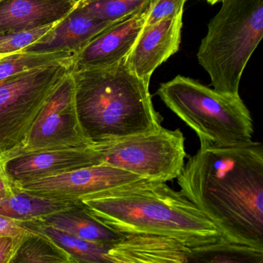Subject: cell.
I'll list each match as a JSON object with an SVG mask.
<instances>
[{
    "mask_svg": "<svg viewBox=\"0 0 263 263\" xmlns=\"http://www.w3.org/2000/svg\"><path fill=\"white\" fill-rule=\"evenodd\" d=\"M199 141L177 178L180 192L226 241L263 249L262 144Z\"/></svg>",
    "mask_w": 263,
    "mask_h": 263,
    "instance_id": "1",
    "label": "cell"
},
{
    "mask_svg": "<svg viewBox=\"0 0 263 263\" xmlns=\"http://www.w3.org/2000/svg\"><path fill=\"white\" fill-rule=\"evenodd\" d=\"M126 58L73 72L75 107L90 145L152 133L162 127L149 83L129 69Z\"/></svg>",
    "mask_w": 263,
    "mask_h": 263,
    "instance_id": "2",
    "label": "cell"
},
{
    "mask_svg": "<svg viewBox=\"0 0 263 263\" xmlns=\"http://www.w3.org/2000/svg\"><path fill=\"white\" fill-rule=\"evenodd\" d=\"M180 129L159 130L145 135L90 145L98 164L130 172L153 181H172L179 176L187 157Z\"/></svg>",
    "mask_w": 263,
    "mask_h": 263,
    "instance_id": "7",
    "label": "cell"
},
{
    "mask_svg": "<svg viewBox=\"0 0 263 263\" xmlns=\"http://www.w3.org/2000/svg\"><path fill=\"white\" fill-rule=\"evenodd\" d=\"M80 50L61 49L50 51L21 50L12 53L0 61V82L44 64L76 54Z\"/></svg>",
    "mask_w": 263,
    "mask_h": 263,
    "instance_id": "20",
    "label": "cell"
},
{
    "mask_svg": "<svg viewBox=\"0 0 263 263\" xmlns=\"http://www.w3.org/2000/svg\"><path fill=\"white\" fill-rule=\"evenodd\" d=\"M144 181L148 180L130 172L101 164L38 178L20 184L16 187L21 192L44 198L80 203L87 198Z\"/></svg>",
    "mask_w": 263,
    "mask_h": 263,
    "instance_id": "9",
    "label": "cell"
},
{
    "mask_svg": "<svg viewBox=\"0 0 263 263\" xmlns=\"http://www.w3.org/2000/svg\"><path fill=\"white\" fill-rule=\"evenodd\" d=\"M152 4V0H147L138 11L95 36L80 50L77 67H105L127 57L144 27Z\"/></svg>",
    "mask_w": 263,
    "mask_h": 263,
    "instance_id": "11",
    "label": "cell"
},
{
    "mask_svg": "<svg viewBox=\"0 0 263 263\" xmlns=\"http://www.w3.org/2000/svg\"><path fill=\"white\" fill-rule=\"evenodd\" d=\"M198 49L214 90L239 95L241 75L263 36V0H221Z\"/></svg>",
    "mask_w": 263,
    "mask_h": 263,
    "instance_id": "4",
    "label": "cell"
},
{
    "mask_svg": "<svg viewBox=\"0 0 263 263\" xmlns=\"http://www.w3.org/2000/svg\"><path fill=\"white\" fill-rule=\"evenodd\" d=\"M209 4H210L211 5H214V4H217V3L219 2L221 0H206Z\"/></svg>",
    "mask_w": 263,
    "mask_h": 263,
    "instance_id": "27",
    "label": "cell"
},
{
    "mask_svg": "<svg viewBox=\"0 0 263 263\" xmlns=\"http://www.w3.org/2000/svg\"><path fill=\"white\" fill-rule=\"evenodd\" d=\"M34 232L26 226L25 223L12 221L9 218H4L0 215V235H12L18 236Z\"/></svg>",
    "mask_w": 263,
    "mask_h": 263,
    "instance_id": "25",
    "label": "cell"
},
{
    "mask_svg": "<svg viewBox=\"0 0 263 263\" xmlns=\"http://www.w3.org/2000/svg\"><path fill=\"white\" fill-rule=\"evenodd\" d=\"M157 95L199 139L220 146L253 141V121L239 95L216 91L181 75L161 84Z\"/></svg>",
    "mask_w": 263,
    "mask_h": 263,
    "instance_id": "5",
    "label": "cell"
},
{
    "mask_svg": "<svg viewBox=\"0 0 263 263\" xmlns=\"http://www.w3.org/2000/svg\"><path fill=\"white\" fill-rule=\"evenodd\" d=\"M90 146L77 114L73 72L52 95L20 147L4 156V161L58 149Z\"/></svg>",
    "mask_w": 263,
    "mask_h": 263,
    "instance_id": "8",
    "label": "cell"
},
{
    "mask_svg": "<svg viewBox=\"0 0 263 263\" xmlns=\"http://www.w3.org/2000/svg\"><path fill=\"white\" fill-rule=\"evenodd\" d=\"M3 1H4V0H0V3H2Z\"/></svg>",
    "mask_w": 263,
    "mask_h": 263,
    "instance_id": "31",
    "label": "cell"
},
{
    "mask_svg": "<svg viewBox=\"0 0 263 263\" xmlns=\"http://www.w3.org/2000/svg\"><path fill=\"white\" fill-rule=\"evenodd\" d=\"M10 263H75L53 240L34 231L23 238Z\"/></svg>",
    "mask_w": 263,
    "mask_h": 263,
    "instance_id": "19",
    "label": "cell"
},
{
    "mask_svg": "<svg viewBox=\"0 0 263 263\" xmlns=\"http://www.w3.org/2000/svg\"><path fill=\"white\" fill-rule=\"evenodd\" d=\"M17 189L6 169L5 161L0 158V199L8 196Z\"/></svg>",
    "mask_w": 263,
    "mask_h": 263,
    "instance_id": "26",
    "label": "cell"
},
{
    "mask_svg": "<svg viewBox=\"0 0 263 263\" xmlns=\"http://www.w3.org/2000/svg\"><path fill=\"white\" fill-rule=\"evenodd\" d=\"M81 0H72V2L74 3L75 5H78L80 2H81Z\"/></svg>",
    "mask_w": 263,
    "mask_h": 263,
    "instance_id": "28",
    "label": "cell"
},
{
    "mask_svg": "<svg viewBox=\"0 0 263 263\" xmlns=\"http://www.w3.org/2000/svg\"><path fill=\"white\" fill-rule=\"evenodd\" d=\"M87 1H90V0H81V2H80L79 4H83V3L87 2Z\"/></svg>",
    "mask_w": 263,
    "mask_h": 263,
    "instance_id": "30",
    "label": "cell"
},
{
    "mask_svg": "<svg viewBox=\"0 0 263 263\" xmlns=\"http://www.w3.org/2000/svg\"><path fill=\"white\" fill-rule=\"evenodd\" d=\"M4 161L7 172L16 186L38 178L98 164L96 154L90 145L45 151Z\"/></svg>",
    "mask_w": 263,
    "mask_h": 263,
    "instance_id": "13",
    "label": "cell"
},
{
    "mask_svg": "<svg viewBox=\"0 0 263 263\" xmlns=\"http://www.w3.org/2000/svg\"><path fill=\"white\" fill-rule=\"evenodd\" d=\"M26 235L18 236L0 235V263L11 262L12 258Z\"/></svg>",
    "mask_w": 263,
    "mask_h": 263,
    "instance_id": "24",
    "label": "cell"
},
{
    "mask_svg": "<svg viewBox=\"0 0 263 263\" xmlns=\"http://www.w3.org/2000/svg\"><path fill=\"white\" fill-rule=\"evenodd\" d=\"M25 224L30 229L41 232L53 240L70 255L75 263L110 262L108 252L110 246L77 238L39 221L25 222Z\"/></svg>",
    "mask_w": 263,
    "mask_h": 263,
    "instance_id": "18",
    "label": "cell"
},
{
    "mask_svg": "<svg viewBox=\"0 0 263 263\" xmlns=\"http://www.w3.org/2000/svg\"><path fill=\"white\" fill-rule=\"evenodd\" d=\"M147 0H90L77 5L86 14L103 21H121L138 11Z\"/></svg>",
    "mask_w": 263,
    "mask_h": 263,
    "instance_id": "21",
    "label": "cell"
},
{
    "mask_svg": "<svg viewBox=\"0 0 263 263\" xmlns=\"http://www.w3.org/2000/svg\"><path fill=\"white\" fill-rule=\"evenodd\" d=\"M7 56H9V55L0 54V61H1V60L4 59V58H5Z\"/></svg>",
    "mask_w": 263,
    "mask_h": 263,
    "instance_id": "29",
    "label": "cell"
},
{
    "mask_svg": "<svg viewBox=\"0 0 263 263\" xmlns=\"http://www.w3.org/2000/svg\"><path fill=\"white\" fill-rule=\"evenodd\" d=\"M186 0H152V7L144 26H152L167 16L184 11Z\"/></svg>",
    "mask_w": 263,
    "mask_h": 263,
    "instance_id": "23",
    "label": "cell"
},
{
    "mask_svg": "<svg viewBox=\"0 0 263 263\" xmlns=\"http://www.w3.org/2000/svg\"><path fill=\"white\" fill-rule=\"evenodd\" d=\"M79 204L44 198L16 189L13 193L0 199V215L17 222H31Z\"/></svg>",
    "mask_w": 263,
    "mask_h": 263,
    "instance_id": "17",
    "label": "cell"
},
{
    "mask_svg": "<svg viewBox=\"0 0 263 263\" xmlns=\"http://www.w3.org/2000/svg\"><path fill=\"white\" fill-rule=\"evenodd\" d=\"M200 246L203 245L162 235L124 234L110 247L108 258L114 263L197 262Z\"/></svg>",
    "mask_w": 263,
    "mask_h": 263,
    "instance_id": "12",
    "label": "cell"
},
{
    "mask_svg": "<svg viewBox=\"0 0 263 263\" xmlns=\"http://www.w3.org/2000/svg\"><path fill=\"white\" fill-rule=\"evenodd\" d=\"M64 17L38 27L0 34V54L10 55L27 50L48 34Z\"/></svg>",
    "mask_w": 263,
    "mask_h": 263,
    "instance_id": "22",
    "label": "cell"
},
{
    "mask_svg": "<svg viewBox=\"0 0 263 263\" xmlns=\"http://www.w3.org/2000/svg\"><path fill=\"white\" fill-rule=\"evenodd\" d=\"M69 0H8L0 3V34L53 22L70 14Z\"/></svg>",
    "mask_w": 263,
    "mask_h": 263,
    "instance_id": "14",
    "label": "cell"
},
{
    "mask_svg": "<svg viewBox=\"0 0 263 263\" xmlns=\"http://www.w3.org/2000/svg\"><path fill=\"white\" fill-rule=\"evenodd\" d=\"M80 203L122 234L162 235L199 245L223 238L195 204L163 181H141Z\"/></svg>",
    "mask_w": 263,
    "mask_h": 263,
    "instance_id": "3",
    "label": "cell"
},
{
    "mask_svg": "<svg viewBox=\"0 0 263 263\" xmlns=\"http://www.w3.org/2000/svg\"><path fill=\"white\" fill-rule=\"evenodd\" d=\"M78 53L0 82V157L25 141L41 110L73 73Z\"/></svg>",
    "mask_w": 263,
    "mask_h": 263,
    "instance_id": "6",
    "label": "cell"
},
{
    "mask_svg": "<svg viewBox=\"0 0 263 263\" xmlns=\"http://www.w3.org/2000/svg\"><path fill=\"white\" fill-rule=\"evenodd\" d=\"M183 12L144 26L127 55L129 69L147 83L154 71L179 50Z\"/></svg>",
    "mask_w": 263,
    "mask_h": 263,
    "instance_id": "10",
    "label": "cell"
},
{
    "mask_svg": "<svg viewBox=\"0 0 263 263\" xmlns=\"http://www.w3.org/2000/svg\"><path fill=\"white\" fill-rule=\"evenodd\" d=\"M121 21L108 22L95 19L76 7L48 34L25 50L50 51L70 47L81 50L95 36Z\"/></svg>",
    "mask_w": 263,
    "mask_h": 263,
    "instance_id": "15",
    "label": "cell"
},
{
    "mask_svg": "<svg viewBox=\"0 0 263 263\" xmlns=\"http://www.w3.org/2000/svg\"><path fill=\"white\" fill-rule=\"evenodd\" d=\"M36 221L77 238L107 246L116 244L124 237V234L92 215L81 203Z\"/></svg>",
    "mask_w": 263,
    "mask_h": 263,
    "instance_id": "16",
    "label": "cell"
}]
</instances>
